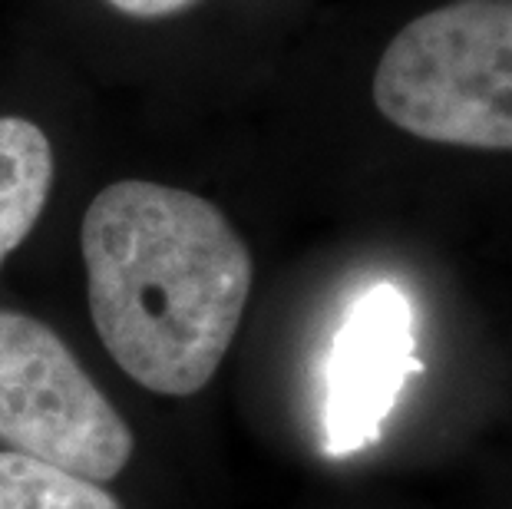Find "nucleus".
I'll use <instances>...</instances> for the list:
<instances>
[{"instance_id":"obj_3","label":"nucleus","mask_w":512,"mask_h":509,"mask_svg":"<svg viewBox=\"0 0 512 509\" xmlns=\"http://www.w3.org/2000/svg\"><path fill=\"white\" fill-rule=\"evenodd\" d=\"M0 440L83 480H116L133 430L50 324L0 308Z\"/></svg>"},{"instance_id":"obj_7","label":"nucleus","mask_w":512,"mask_h":509,"mask_svg":"<svg viewBox=\"0 0 512 509\" xmlns=\"http://www.w3.org/2000/svg\"><path fill=\"white\" fill-rule=\"evenodd\" d=\"M110 7H116L119 14L139 17V20H156V17H172L179 10L192 7L195 0H106Z\"/></svg>"},{"instance_id":"obj_6","label":"nucleus","mask_w":512,"mask_h":509,"mask_svg":"<svg viewBox=\"0 0 512 509\" xmlns=\"http://www.w3.org/2000/svg\"><path fill=\"white\" fill-rule=\"evenodd\" d=\"M0 509H123L103 483L17 450H0Z\"/></svg>"},{"instance_id":"obj_2","label":"nucleus","mask_w":512,"mask_h":509,"mask_svg":"<svg viewBox=\"0 0 512 509\" xmlns=\"http://www.w3.org/2000/svg\"><path fill=\"white\" fill-rule=\"evenodd\" d=\"M374 106L427 143L512 153V0H453L387 43Z\"/></svg>"},{"instance_id":"obj_1","label":"nucleus","mask_w":512,"mask_h":509,"mask_svg":"<svg viewBox=\"0 0 512 509\" xmlns=\"http://www.w3.org/2000/svg\"><path fill=\"white\" fill-rule=\"evenodd\" d=\"M93 328L139 387L192 397L232 348L255 262L219 205L189 189L123 179L83 215Z\"/></svg>"},{"instance_id":"obj_5","label":"nucleus","mask_w":512,"mask_h":509,"mask_svg":"<svg viewBox=\"0 0 512 509\" xmlns=\"http://www.w3.org/2000/svg\"><path fill=\"white\" fill-rule=\"evenodd\" d=\"M53 186V146L24 116H0V265L34 232Z\"/></svg>"},{"instance_id":"obj_4","label":"nucleus","mask_w":512,"mask_h":509,"mask_svg":"<svg viewBox=\"0 0 512 509\" xmlns=\"http://www.w3.org/2000/svg\"><path fill=\"white\" fill-rule=\"evenodd\" d=\"M417 371L410 301L394 285L364 291L347 308L324 367V453L351 457L370 447Z\"/></svg>"}]
</instances>
